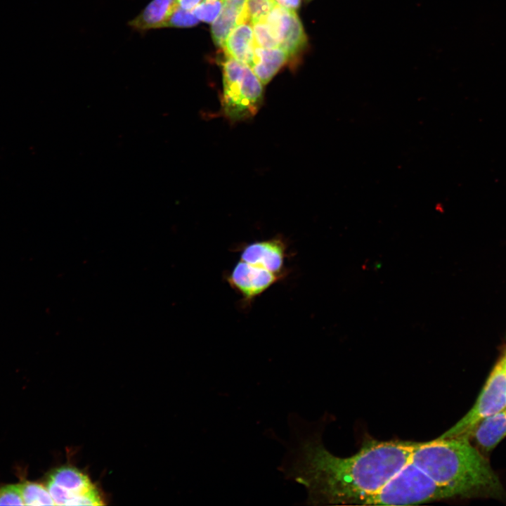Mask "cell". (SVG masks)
I'll list each match as a JSON object with an SVG mask.
<instances>
[{
	"instance_id": "cell-1",
	"label": "cell",
	"mask_w": 506,
	"mask_h": 506,
	"mask_svg": "<svg viewBox=\"0 0 506 506\" xmlns=\"http://www.w3.org/2000/svg\"><path fill=\"white\" fill-rule=\"evenodd\" d=\"M289 440L278 469L302 485L311 505H357L382 488L410 460L415 443L368 440L354 455L330 453L320 434L298 414L287 417Z\"/></svg>"
},
{
	"instance_id": "cell-2",
	"label": "cell",
	"mask_w": 506,
	"mask_h": 506,
	"mask_svg": "<svg viewBox=\"0 0 506 506\" xmlns=\"http://www.w3.org/2000/svg\"><path fill=\"white\" fill-rule=\"evenodd\" d=\"M411 462L455 497L502 498V485L469 436L439 437L415 443Z\"/></svg>"
},
{
	"instance_id": "cell-3",
	"label": "cell",
	"mask_w": 506,
	"mask_h": 506,
	"mask_svg": "<svg viewBox=\"0 0 506 506\" xmlns=\"http://www.w3.org/2000/svg\"><path fill=\"white\" fill-rule=\"evenodd\" d=\"M455 497L410 460L382 488L358 505H410Z\"/></svg>"
},
{
	"instance_id": "cell-4",
	"label": "cell",
	"mask_w": 506,
	"mask_h": 506,
	"mask_svg": "<svg viewBox=\"0 0 506 506\" xmlns=\"http://www.w3.org/2000/svg\"><path fill=\"white\" fill-rule=\"evenodd\" d=\"M222 67L223 115L232 122L252 118L263 103L262 83L248 65L228 56Z\"/></svg>"
},
{
	"instance_id": "cell-5",
	"label": "cell",
	"mask_w": 506,
	"mask_h": 506,
	"mask_svg": "<svg viewBox=\"0 0 506 506\" xmlns=\"http://www.w3.org/2000/svg\"><path fill=\"white\" fill-rule=\"evenodd\" d=\"M505 406L506 372L500 361L491 372L472 408L439 437L469 436L480 421L504 410Z\"/></svg>"
},
{
	"instance_id": "cell-6",
	"label": "cell",
	"mask_w": 506,
	"mask_h": 506,
	"mask_svg": "<svg viewBox=\"0 0 506 506\" xmlns=\"http://www.w3.org/2000/svg\"><path fill=\"white\" fill-rule=\"evenodd\" d=\"M279 48L290 59L296 56L306 45L307 38L303 25L294 11L287 9L277 3L265 19Z\"/></svg>"
},
{
	"instance_id": "cell-7",
	"label": "cell",
	"mask_w": 506,
	"mask_h": 506,
	"mask_svg": "<svg viewBox=\"0 0 506 506\" xmlns=\"http://www.w3.org/2000/svg\"><path fill=\"white\" fill-rule=\"evenodd\" d=\"M280 278L261 266L240 260L233 268L228 281L246 300H252Z\"/></svg>"
},
{
	"instance_id": "cell-8",
	"label": "cell",
	"mask_w": 506,
	"mask_h": 506,
	"mask_svg": "<svg viewBox=\"0 0 506 506\" xmlns=\"http://www.w3.org/2000/svg\"><path fill=\"white\" fill-rule=\"evenodd\" d=\"M286 248L278 238L254 242L242 249L241 260L282 275Z\"/></svg>"
},
{
	"instance_id": "cell-9",
	"label": "cell",
	"mask_w": 506,
	"mask_h": 506,
	"mask_svg": "<svg viewBox=\"0 0 506 506\" xmlns=\"http://www.w3.org/2000/svg\"><path fill=\"white\" fill-rule=\"evenodd\" d=\"M244 22H249L247 0H223L221 11L212 25L214 44L222 47L229 33Z\"/></svg>"
},
{
	"instance_id": "cell-10",
	"label": "cell",
	"mask_w": 506,
	"mask_h": 506,
	"mask_svg": "<svg viewBox=\"0 0 506 506\" xmlns=\"http://www.w3.org/2000/svg\"><path fill=\"white\" fill-rule=\"evenodd\" d=\"M177 6L176 0H151L134 18L128 22V25L141 33L165 28Z\"/></svg>"
},
{
	"instance_id": "cell-11",
	"label": "cell",
	"mask_w": 506,
	"mask_h": 506,
	"mask_svg": "<svg viewBox=\"0 0 506 506\" xmlns=\"http://www.w3.org/2000/svg\"><path fill=\"white\" fill-rule=\"evenodd\" d=\"M255 46L252 27L250 23L244 22L229 33L222 48L226 56L250 67Z\"/></svg>"
},
{
	"instance_id": "cell-12",
	"label": "cell",
	"mask_w": 506,
	"mask_h": 506,
	"mask_svg": "<svg viewBox=\"0 0 506 506\" xmlns=\"http://www.w3.org/2000/svg\"><path fill=\"white\" fill-rule=\"evenodd\" d=\"M290 60L281 48H265L256 46L250 68L263 85L268 84Z\"/></svg>"
},
{
	"instance_id": "cell-13",
	"label": "cell",
	"mask_w": 506,
	"mask_h": 506,
	"mask_svg": "<svg viewBox=\"0 0 506 506\" xmlns=\"http://www.w3.org/2000/svg\"><path fill=\"white\" fill-rule=\"evenodd\" d=\"M472 434L482 451L491 450L506 436V409L483 419L474 428Z\"/></svg>"
},
{
	"instance_id": "cell-14",
	"label": "cell",
	"mask_w": 506,
	"mask_h": 506,
	"mask_svg": "<svg viewBox=\"0 0 506 506\" xmlns=\"http://www.w3.org/2000/svg\"><path fill=\"white\" fill-rule=\"evenodd\" d=\"M47 479L72 494L85 492L94 486L85 474L70 466L55 469Z\"/></svg>"
},
{
	"instance_id": "cell-15",
	"label": "cell",
	"mask_w": 506,
	"mask_h": 506,
	"mask_svg": "<svg viewBox=\"0 0 506 506\" xmlns=\"http://www.w3.org/2000/svg\"><path fill=\"white\" fill-rule=\"evenodd\" d=\"M18 485L25 505H55L46 486L25 478Z\"/></svg>"
},
{
	"instance_id": "cell-16",
	"label": "cell",
	"mask_w": 506,
	"mask_h": 506,
	"mask_svg": "<svg viewBox=\"0 0 506 506\" xmlns=\"http://www.w3.org/2000/svg\"><path fill=\"white\" fill-rule=\"evenodd\" d=\"M223 0H202L192 11L195 17L204 22H213L221 11Z\"/></svg>"
},
{
	"instance_id": "cell-17",
	"label": "cell",
	"mask_w": 506,
	"mask_h": 506,
	"mask_svg": "<svg viewBox=\"0 0 506 506\" xmlns=\"http://www.w3.org/2000/svg\"><path fill=\"white\" fill-rule=\"evenodd\" d=\"M250 25L252 27L256 46L265 48L279 47L278 41L265 20Z\"/></svg>"
},
{
	"instance_id": "cell-18",
	"label": "cell",
	"mask_w": 506,
	"mask_h": 506,
	"mask_svg": "<svg viewBox=\"0 0 506 506\" xmlns=\"http://www.w3.org/2000/svg\"><path fill=\"white\" fill-rule=\"evenodd\" d=\"M199 21L192 11L183 9L178 6L169 17L166 27L188 28L195 26Z\"/></svg>"
},
{
	"instance_id": "cell-19",
	"label": "cell",
	"mask_w": 506,
	"mask_h": 506,
	"mask_svg": "<svg viewBox=\"0 0 506 506\" xmlns=\"http://www.w3.org/2000/svg\"><path fill=\"white\" fill-rule=\"evenodd\" d=\"M275 4L274 0H247L249 23L265 20Z\"/></svg>"
},
{
	"instance_id": "cell-20",
	"label": "cell",
	"mask_w": 506,
	"mask_h": 506,
	"mask_svg": "<svg viewBox=\"0 0 506 506\" xmlns=\"http://www.w3.org/2000/svg\"><path fill=\"white\" fill-rule=\"evenodd\" d=\"M0 505H25L18 484L0 485Z\"/></svg>"
},
{
	"instance_id": "cell-21",
	"label": "cell",
	"mask_w": 506,
	"mask_h": 506,
	"mask_svg": "<svg viewBox=\"0 0 506 506\" xmlns=\"http://www.w3.org/2000/svg\"><path fill=\"white\" fill-rule=\"evenodd\" d=\"M99 493L93 486L80 493L73 494L68 505H104Z\"/></svg>"
},
{
	"instance_id": "cell-22",
	"label": "cell",
	"mask_w": 506,
	"mask_h": 506,
	"mask_svg": "<svg viewBox=\"0 0 506 506\" xmlns=\"http://www.w3.org/2000/svg\"><path fill=\"white\" fill-rule=\"evenodd\" d=\"M278 5L291 10V11H296L297 10L300 5H301V0H274Z\"/></svg>"
},
{
	"instance_id": "cell-23",
	"label": "cell",
	"mask_w": 506,
	"mask_h": 506,
	"mask_svg": "<svg viewBox=\"0 0 506 506\" xmlns=\"http://www.w3.org/2000/svg\"><path fill=\"white\" fill-rule=\"evenodd\" d=\"M178 6L183 9L192 11L202 0H176Z\"/></svg>"
},
{
	"instance_id": "cell-24",
	"label": "cell",
	"mask_w": 506,
	"mask_h": 506,
	"mask_svg": "<svg viewBox=\"0 0 506 506\" xmlns=\"http://www.w3.org/2000/svg\"><path fill=\"white\" fill-rule=\"evenodd\" d=\"M500 362L506 372V353H505V356L502 358V359L500 361Z\"/></svg>"
},
{
	"instance_id": "cell-25",
	"label": "cell",
	"mask_w": 506,
	"mask_h": 506,
	"mask_svg": "<svg viewBox=\"0 0 506 506\" xmlns=\"http://www.w3.org/2000/svg\"><path fill=\"white\" fill-rule=\"evenodd\" d=\"M306 1H311V0H306Z\"/></svg>"
},
{
	"instance_id": "cell-26",
	"label": "cell",
	"mask_w": 506,
	"mask_h": 506,
	"mask_svg": "<svg viewBox=\"0 0 506 506\" xmlns=\"http://www.w3.org/2000/svg\"><path fill=\"white\" fill-rule=\"evenodd\" d=\"M505 409H506V406H505Z\"/></svg>"
}]
</instances>
